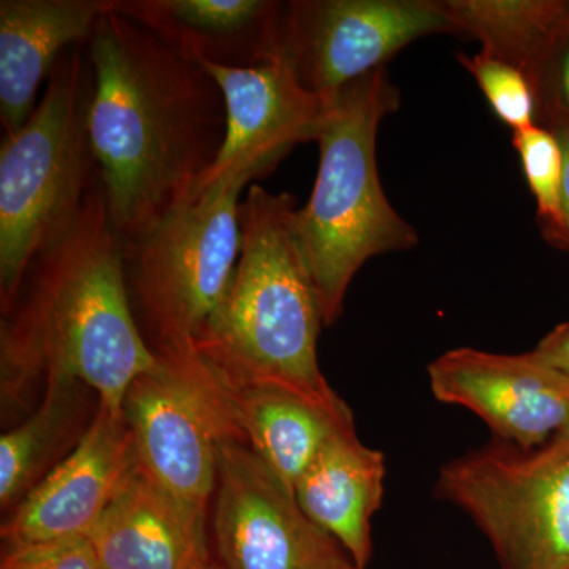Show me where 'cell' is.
<instances>
[{"label": "cell", "mask_w": 569, "mask_h": 569, "mask_svg": "<svg viewBox=\"0 0 569 569\" xmlns=\"http://www.w3.org/2000/svg\"><path fill=\"white\" fill-rule=\"evenodd\" d=\"M89 134L104 201L122 242L192 200L227 134L223 93L190 61L111 9L86 43Z\"/></svg>", "instance_id": "obj_1"}, {"label": "cell", "mask_w": 569, "mask_h": 569, "mask_svg": "<svg viewBox=\"0 0 569 569\" xmlns=\"http://www.w3.org/2000/svg\"><path fill=\"white\" fill-rule=\"evenodd\" d=\"M157 365L134 318L122 239L99 179L77 220L33 258L2 312L3 418L24 410L50 377L81 381L99 403L122 411L127 389Z\"/></svg>", "instance_id": "obj_2"}, {"label": "cell", "mask_w": 569, "mask_h": 569, "mask_svg": "<svg viewBox=\"0 0 569 569\" xmlns=\"http://www.w3.org/2000/svg\"><path fill=\"white\" fill-rule=\"evenodd\" d=\"M295 198L252 183L242 201V249L222 305L194 350L224 383L272 385L325 403L346 402L318 365L323 306L295 230Z\"/></svg>", "instance_id": "obj_3"}, {"label": "cell", "mask_w": 569, "mask_h": 569, "mask_svg": "<svg viewBox=\"0 0 569 569\" xmlns=\"http://www.w3.org/2000/svg\"><path fill=\"white\" fill-rule=\"evenodd\" d=\"M325 100L317 181L309 201L295 211V230L316 279L325 325L331 326L342 316L359 269L378 254L415 249L419 238L389 203L378 174V129L400 108L388 70L373 71Z\"/></svg>", "instance_id": "obj_4"}, {"label": "cell", "mask_w": 569, "mask_h": 569, "mask_svg": "<svg viewBox=\"0 0 569 569\" xmlns=\"http://www.w3.org/2000/svg\"><path fill=\"white\" fill-rule=\"evenodd\" d=\"M86 43L63 52L31 118L17 133L2 137V312L17 296L33 258L77 220L100 179L89 134L92 67Z\"/></svg>", "instance_id": "obj_5"}, {"label": "cell", "mask_w": 569, "mask_h": 569, "mask_svg": "<svg viewBox=\"0 0 569 569\" xmlns=\"http://www.w3.org/2000/svg\"><path fill=\"white\" fill-rule=\"evenodd\" d=\"M253 179L227 176L122 242L134 318L156 353L193 347L222 305L241 257L239 198Z\"/></svg>", "instance_id": "obj_6"}, {"label": "cell", "mask_w": 569, "mask_h": 569, "mask_svg": "<svg viewBox=\"0 0 569 569\" xmlns=\"http://www.w3.org/2000/svg\"><path fill=\"white\" fill-rule=\"evenodd\" d=\"M436 493L473 520L501 569H569V426L529 449L492 438L445 463Z\"/></svg>", "instance_id": "obj_7"}, {"label": "cell", "mask_w": 569, "mask_h": 569, "mask_svg": "<svg viewBox=\"0 0 569 569\" xmlns=\"http://www.w3.org/2000/svg\"><path fill=\"white\" fill-rule=\"evenodd\" d=\"M159 365L127 389L122 411L134 455L181 503L208 518L220 441L242 440L222 380L194 350L157 353Z\"/></svg>", "instance_id": "obj_8"}, {"label": "cell", "mask_w": 569, "mask_h": 569, "mask_svg": "<svg viewBox=\"0 0 569 569\" xmlns=\"http://www.w3.org/2000/svg\"><path fill=\"white\" fill-rule=\"evenodd\" d=\"M436 33H456L443 0H288L280 58L328 99Z\"/></svg>", "instance_id": "obj_9"}, {"label": "cell", "mask_w": 569, "mask_h": 569, "mask_svg": "<svg viewBox=\"0 0 569 569\" xmlns=\"http://www.w3.org/2000/svg\"><path fill=\"white\" fill-rule=\"evenodd\" d=\"M213 493V546L223 569L355 567L347 550L241 440L220 441Z\"/></svg>", "instance_id": "obj_10"}, {"label": "cell", "mask_w": 569, "mask_h": 569, "mask_svg": "<svg viewBox=\"0 0 569 569\" xmlns=\"http://www.w3.org/2000/svg\"><path fill=\"white\" fill-rule=\"evenodd\" d=\"M438 402L467 408L515 447H539L569 426V376L531 351L455 348L427 367Z\"/></svg>", "instance_id": "obj_11"}, {"label": "cell", "mask_w": 569, "mask_h": 569, "mask_svg": "<svg viewBox=\"0 0 569 569\" xmlns=\"http://www.w3.org/2000/svg\"><path fill=\"white\" fill-rule=\"evenodd\" d=\"M203 66L223 93L227 134L222 151L198 183L192 200L213 182L239 171H253L263 178L296 144L317 142L326 100L309 91L284 59L246 69Z\"/></svg>", "instance_id": "obj_12"}, {"label": "cell", "mask_w": 569, "mask_h": 569, "mask_svg": "<svg viewBox=\"0 0 569 569\" xmlns=\"http://www.w3.org/2000/svg\"><path fill=\"white\" fill-rule=\"evenodd\" d=\"M134 458L123 411L99 403L80 443L11 509L3 548L88 538Z\"/></svg>", "instance_id": "obj_13"}, {"label": "cell", "mask_w": 569, "mask_h": 569, "mask_svg": "<svg viewBox=\"0 0 569 569\" xmlns=\"http://www.w3.org/2000/svg\"><path fill=\"white\" fill-rule=\"evenodd\" d=\"M206 523L134 458L88 538L103 569H201Z\"/></svg>", "instance_id": "obj_14"}, {"label": "cell", "mask_w": 569, "mask_h": 569, "mask_svg": "<svg viewBox=\"0 0 569 569\" xmlns=\"http://www.w3.org/2000/svg\"><path fill=\"white\" fill-rule=\"evenodd\" d=\"M283 9L279 0H112L183 58L241 69L280 58Z\"/></svg>", "instance_id": "obj_15"}, {"label": "cell", "mask_w": 569, "mask_h": 569, "mask_svg": "<svg viewBox=\"0 0 569 569\" xmlns=\"http://www.w3.org/2000/svg\"><path fill=\"white\" fill-rule=\"evenodd\" d=\"M111 0L0 2V122L13 134L36 110L41 82L63 52L86 43Z\"/></svg>", "instance_id": "obj_16"}, {"label": "cell", "mask_w": 569, "mask_h": 569, "mask_svg": "<svg viewBox=\"0 0 569 569\" xmlns=\"http://www.w3.org/2000/svg\"><path fill=\"white\" fill-rule=\"evenodd\" d=\"M387 462L355 427L332 437L295 486L299 507L347 550L355 567L372 557V519L381 507Z\"/></svg>", "instance_id": "obj_17"}, {"label": "cell", "mask_w": 569, "mask_h": 569, "mask_svg": "<svg viewBox=\"0 0 569 569\" xmlns=\"http://www.w3.org/2000/svg\"><path fill=\"white\" fill-rule=\"evenodd\" d=\"M222 385L242 440L293 493L320 449L355 427L347 402L325 406L272 385Z\"/></svg>", "instance_id": "obj_18"}, {"label": "cell", "mask_w": 569, "mask_h": 569, "mask_svg": "<svg viewBox=\"0 0 569 569\" xmlns=\"http://www.w3.org/2000/svg\"><path fill=\"white\" fill-rule=\"evenodd\" d=\"M43 399L0 437V507L11 511L80 443L96 413L92 389L67 377L44 381Z\"/></svg>", "instance_id": "obj_19"}, {"label": "cell", "mask_w": 569, "mask_h": 569, "mask_svg": "<svg viewBox=\"0 0 569 569\" xmlns=\"http://www.w3.org/2000/svg\"><path fill=\"white\" fill-rule=\"evenodd\" d=\"M456 33L481 43V51L530 77L567 0H443ZM530 80V78H529Z\"/></svg>", "instance_id": "obj_20"}, {"label": "cell", "mask_w": 569, "mask_h": 569, "mask_svg": "<svg viewBox=\"0 0 569 569\" xmlns=\"http://www.w3.org/2000/svg\"><path fill=\"white\" fill-rule=\"evenodd\" d=\"M523 178L537 203L538 228L553 249L568 252L567 233L561 217L563 192V151L557 134L546 127L531 126L512 132Z\"/></svg>", "instance_id": "obj_21"}, {"label": "cell", "mask_w": 569, "mask_h": 569, "mask_svg": "<svg viewBox=\"0 0 569 569\" xmlns=\"http://www.w3.org/2000/svg\"><path fill=\"white\" fill-rule=\"evenodd\" d=\"M460 66L477 81L489 107L512 132L537 126V100L529 77L488 52L458 54Z\"/></svg>", "instance_id": "obj_22"}, {"label": "cell", "mask_w": 569, "mask_h": 569, "mask_svg": "<svg viewBox=\"0 0 569 569\" xmlns=\"http://www.w3.org/2000/svg\"><path fill=\"white\" fill-rule=\"evenodd\" d=\"M539 126L569 130V2L530 73Z\"/></svg>", "instance_id": "obj_23"}, {"label": "cell", "mask_w": 569, "mask_h": 569, "mask_svg": "<svg viewBox=\"0 0 569 569\" xmlns=\"http://www.w3.org/2000/svg\"><path fill=\"white\" fill-rule=\"evenodd\" d=\"M0 569H103L89 538L3 548Z\"/></svg>", "instance_id": "obj_24"}, {"label": "cell", "mask_w": 569, "mask_h": 569, "mask_svg": "<svg viewBox=\"0 0 569 569\" xmlns=\"http://www.w3.org/2000/svg\"><path fill=\"white\" fill-rule=\"evenodd\" d=\"M531 353L569 376V321L556 326L549 335L542 337Z\"/></svg>", "instance_id": "obj_25"}, {"label": "cell", "mask_w": 569, "mask_h": 569, "mask_svg": "<svg viewBox=\"0 0 569 569\" xmlns=\"http://www.w3.org/2000/svg\"><path fill=\"white\" fill-rule=\"evenodd\" d=\"M559 138L563 151V192H561V217H563L565 233H567L569 252V130H552Z\"/></svg>", "instance_id": "obj_26"}, {"label": "cell", "mask_w": 569, "mask_h": 569, "mask_svg": "<svg viewBox=\"0 0 569 569\" xmlns=\"http://www.w3.org/2000/svg\"><path fill=\"white\" fill-rule=\"evenodd\" d=\"M201 569H223V568L220 567L219 563H213V561H209V563L206 565V567H203Z\"/></svg>", "instance_id": "obj_27"}, {"label": "cell", "mask_w": 569, "mask_h": 569, "mask_svg": "<svg viewBox=\"0 0 569 569\" xmlns=\"http://www.w3.org/2000/svg\"><path fill=\"white\" fill-rule=\"evenodd\" d=\"M351 569H365V568H358V567H353V568H351Z\"/></svg>", "instance_id": "obj_28"}]
</instances>
